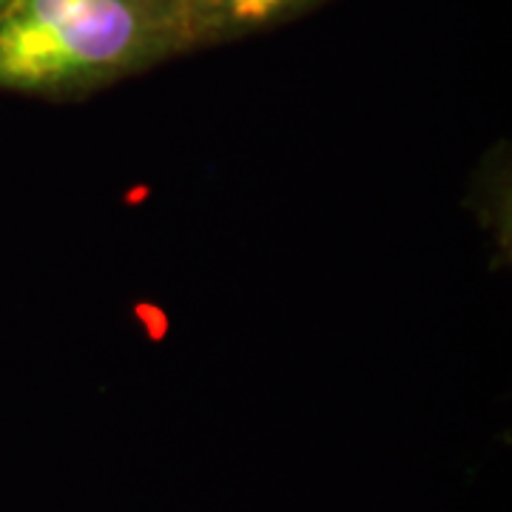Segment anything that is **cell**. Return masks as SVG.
I'll return each mask as SVG.
<instances>
[{
    "label": "cell",
    "mask_w": 512,
    "mask_h": 512,
    "mask_svg": "<svg viewBox=\"0 0 512 512\" xmlns=\"http://www.w3.org/2000/svg\"><path fill=\"white\" fill-rule=\"evenodd\" d=\"M188 52L183 0H15L0 15V92L80 100Z\"/></svg>",
    "instance_id": "cell-1"
},
{
    "label": "cell",
    "mask_w": 512,
    "mask_h": 512,
    "mask_svg": "<svg viewBox=\"0 0 512 512\" xmlns=\"http://www.w3.org/2000/svg\"><path fill=\"white\" fill-rule=\"evenodd\" d=\"M322 3L325 0H183L191 52L268 32Z\"/></svg>",
    "instance_id": "cell-2"
},
{
    "label": "cell",
    "mask_w": 512,
    "mask_h": 512,
    "mask_svg": "<svg viewBox=\"0 0 512 512\" xmlns=\"http://www.w3.org/2000/svg\"><path fill=\"white\" fill-rule=\"evenodd\" d=\"M12 3H15V0H0V15H3V12H6V9L12 6Z\"/></svg>",
    "instance_id": "cell-3"
}]
</instances>
